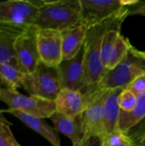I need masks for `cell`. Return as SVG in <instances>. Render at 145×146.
I'll return each instance as SVG.
<instances>
[{"label":"cell","mask_w":145,"mask_h":146,"mask_svg":"<svg viewBox=\"0 0 145 146\" xmlns=\"http://www.w3.org/2000/svg\"><path fill=\"white\" fill-rule=\"evenodd\" d=\"M132 8L125 7L111 18L88 27L85 49V88L82 91L92 98L97 92L98 86L106 74L101 56V47L105 33L110 28L121 26L130 15Z\"/></svg>","instance_id":"1"},{"label":"cell","mask_w":145,"mask_h":146,"mask_svg":"<svg viewBox=\"0 0 145 146\" xmlns=\"http://www.w3.org/2000/svg\"><path fill=\"white\" fill-rule=\"evenodd\" d=\"M79 0L39 1V15L35 25L62 32L80 24Z\"/></svg>","instance_id":"2"},{"label":"cell","mask_w":145,"mask_h":146,"mask_svg":"<svg viewBox=\"0 0 145 146\" xmlns=\"http://www.w3.org/2000/svg\"><path fill=\"white\" fill-rule=\"evenodd\" d=\"M145 74V57L141 50L131 44L124 61L113 70L108 72L101 80L97 91L126 89L137 78Z\"/></svg>","instance_id":"3"},{"label":"cell","mask_w":145,"mask_h":146,"mask_svg":"<svg viewBox=\"0 0 145 146\" xmlns=\"http://www.w3.org/2000/svg\"><path fill=\"white\" fill-rule=\"evenodd\" d=\"M0 101L4 103L9 110H18L40 119H50L56 112L55 101L31 95L26 96L17 90L7 87L0 86Z\"/></svg>","instance_id":"4"},{"label":"cell","mask_w":145,"mask_h":146,"mask_svg":"<svg viewBox=\"0 0 145 146\" xmlns=\"http://www.w3.org/2000/svg\"><path fill=\"white\" fill-rule=\"evenodd\" d=\"M22 88L31 96L56 101L62 91L57 68L40 62L34 72L25 75Z\"/></svg>","instance_id":"5"},{"label":"cell","mask_w":145,"mask_h":146,"mask_svg":"<svg viewBox=\"0 0 145 146\" xmlns=\"http://www.w3.org/2000/svg\"><path fill=\"white\" fill-rule=\"evenodd\" d=\"M38 28L37 25L28 26L14 43L16 58L26 74L34 72L41 62L38 46Z\"/></svg>","instance_id":"6"},{"label":"cell","mask_w":145,"mask_h":146,"mask_svg":"<svg viewBox=\"0 0 145 146\" xmlns=\"http://www.w3.org/2000/svg\"><path fill=\"white\" fill-rule=\"evenodd\" d=\"M121 26L110 28L105 33L103 38L101 56L106 74L124 61L132 44L121 34Z\"/></svg>","instance_id":"7"},{"label":"cell","mask_w":145,"mask_h":146,"mask_svg":"<svg viewBox=\"0 0 145 146\" xmlns=\"http://www.w3.org/2000/svg\"><path fill=\"white\" fill-rule=\"evenodd\" d=\"M38 15V0H9L0 2V22L28 27L36 24Z\"/></svg>","instance_id":"8"},{"label":"cell","mask_w":145,"mask_h":146,"mask_svg":"<svg viewBox=\"0 0 145 146\" xmlns=\"http://www.w3.org/2000/svg\"><path fill=\"white\" fill-rule=\"evenodd\" d=\"M105 95L106 90L97 91L87 109L80 115L86 146L93 139L101 141L103 138Z\"/></svg>","instance_id":"9"},{"label":"cell","mask_w":145,"mask_h":146,"mask_svg":"<svg viewBox=\"0 0 145 146\" xmlns=\"http://www.w3.org/2000/svg\"><path fill=\"white\" fill-rule=\"evenodd\" d=\"M81 24L87 28L111 18L125 6L121 0H79Z\"/></svg>","instance_id":"10"},{"label":"cell","mask_w":145,"mask_h":146,"mask_svg":"<svg viewBox=\"0 0 145 146\" xmlns=\"http://www.w3.org/2000/svg\"><path fill=\"white\" fill-rule=\"evenodd\" d=\"M62 89L83 91L85 88V49L73 58L62 60L56 68Z\"/></svg>","instance_id":"11"},{"label":"cell","mask_w":145,"mask_h":146,"mask_svg":"<svg viewBox=\"0 0 145 146\" xmlns=\"http://www.w3.org/2000/svg\"><path fill=\"white\" fill-rule=\"evenodd\" d=\"M38 46L41 62L46 66L57 68L62 62V39L59 31L38 28Z\"/></svg>","instance_id":"12"},{"label":"cell","mask_w":145,"mask_h":146,"mask_svg":"<svg viewBox=\"0 0 145 146\" xmlns=\"http://www.w3.org/2000/svg\"><path fill=\"white\" fill-rule=\"evenodd\" d=\"M91 99L81 91L62 89L55 101L56 112L74 119L87 109Z\"/></svg>","instance_id":"13"},{"label":"cell","mask_w":145,"mask_h":146,"mask_svg":"<svg viewBox=\"0 0 145 146\" xmlns=\"http://www.w3.org/2000/svg\"><path fill=\"white\" fill-rule=\"evenodd\" d=\"M26 27V26L0 22V62L9 63L21 69L15 53L14 43Z\"/></svg>","instance_id":"14"},{"label":"cell","mask_w":145,"mask_h":146,"mask_svg":"<svg viewBox=\"0 0 145 146\" xmlns=\"http://www.w3.org/2000/svg\"><path fill=\"white\" fill-rule=\"evenodd\" d=\"M56 131L68 137L73 146H86L81 116L72 119L58 112H56L50 118Z\"/></svg>","instance_id":"15"},{"label":"cell","mask_w":145,"mask_h":146,"mask_svg":"<svg viewBox=\"0 0 145 146\" xmlns=\"http://www.w3.org/2000/svg\"><path fill=\"white\" fill-rule=\"evenodd\" d=\"M87 27L83 24H78L61 32L62 39V60L74 57L84 47Z\"/></svg>","instance_id":"16"},{"label":"cell","mask_w":145,"mask_h":146,"mask_svg":"<svg viewBox=\"0 0 145 146\" xmlns=\"http://www.w3.org/2000/svg\"><path fill=\"white\" fill-rule=\"evenodd\" d=\"M1 112L3 114V113L11 114L12 115L19 119L21 121H22L28 127L32 129L34 132L40 134L52 146H62L58 134L56 133L55 129L52 128L50 126H49L43 119L26 115L18 110H12L9 109L1 110Z\"/></svg>","instance_id":"17"},{"label":"cell","mask_w":145,"mask_h":146,"mask_svg":"<svg viewBox=\"0 0 145 146\" xmlns=\"http://www.w3.org/2000/svg\"><path fill=\"white\" fill-rule=\"evenodd\" d=\"M122 91L123 89L121 88L106 90L104 99L103 138L118 130V121L121 114L119 98Z\"/></svg>","instance_id":"18"},{"label":"cell","mask_w":145,"mask_h":146,"mask_svg":"<svg viewBox=\"0 0 145 146\" xmlns=\"http://www.w3.org/2000/svg\"><path fill=\"white\" fill-rule=\"evenodd\" d=\"M145 117V92L138 96L135 108L131 112L121 111L118 121V130L127 133L128 131L136 126Z\"/></svg>","instance_id":"19"},{"label":"cell","mask_w":145,"mask_h":146,"mask_svg":"<svg viewBox=\"0 0 145 146\" xmlns=\"http://www.w3.org/2000/svg\"><path fill=\"white\" fill-rule=\"evenodd\" d=\"M25 75L21 69L9 63L0 62V80L5 87L14 90L22 87Z\"/></svg>","instance_id":"20"},{"label":"cell","mask_w":145,"mask_h":146,"mask_svg":"<svg viewBox=\"0 0 145 146\" xmlns=\"http://www.w3.org/2000/svg\"><path fill=\"white\" fill-rule=\"evenodd\" d=\"M99 146H132V144L126 133L117 130L105 136L100 141Z\"/></svg>","instance_id":"21"},{"label":"cell","mask_w":145,"mask_h":146,"mask_svg":"<svg viewBox=\"0 0 145 146\" xmlns=\"http://www.w3.org/2000/svg\"><path fill=\"white\" fill-rule=\"evenodd\" d=\"M132 146H145V117L126 133Z\"/></svg>","instance_id":"22"},{"label":"cell","mask_w":145,"mask_h":146,"mask_svg":"<svg viewBox=\"0 0 145 146\" xmlns=\"http://www.w3.org/2000/svg\"><path fill=\"white\" fill-rule=\"evenodd\" d=\"M138 96H136L129 89H125L121 92L119 98L121 111L131 112L136 106Z\"/></svg>","instance_id":"23"},{"label":"cell","mask_w":145,"mask_h":146,"mask_svg":"<svg viewBox=\"0 0 145 146\" xmlns=\"http://www.w3.org/2000/svg\"><path fill=\"white\" fill-rule=\"evenodd\" d=\"M126 89H129L136 96H139L145 92V74L135 79Z\"/></svg>","instance_id":"24"},{"label":"cell","mask_w":145,"mask_h":146,"mask_svg":"<svg viewBox=\"0 0 145 146\" xmlns=\"http://www.w3.org/2000/svg\"><path fill=\"white\" fill-rule=\"evenodd\" d=\"M0 146H21L15 140L13 133H0Z\"/></svg>","instance_id":"25"},{"label":"cell","mask_w":145,"mask_h":146,"mask_svg":"<svg viewBox=\"0 0 145 146\" xmlns=\"http://www.w3.org/2000/svg\"><path fill=\"white\" fill-rule=\"evenodd\" d=\"M12 124L4 117L0 110V133H12L10 130V127Z\"/></svg>","instance_id":"26"},{"label":"cell","mask_w":145,"mask_h":146,"mask_svg":"<svg viewBox=\"0 0 145 146\" xmlns=\"http://www.w3.org/2000/svg\"><path fill=\"white\" fill-rule=\"evenodd\" d=\"M130 15H144L145 16V3H144L143 4L135 7L130 11Z\"/></svg>","instance_id":"27"},{"label":"cell","mask_w":145,"mask_h":146,"mask_svg":"<svg viewBox=\"0 0 145 146\" xmlns=\"http://www.w3.org/2000/svg\"><path fill=\"white\" fill-rule=\"evenodd\" d=\"M0 86H2V87H5V86H4V84L2 82V80H0Z\"/></svg>","instance_id":"28"},{"label":"cell","mask_w":145,"mask_h":146,"mask_svg":"<svg viewBox=\"0 0 145 146\" xmlns=\"http://www.w3.org/2000/svg\"><path fill=\"white\" fill-rule=\"evenodd\" d=\"M141 54L145 57V51H142V50H141Z\"/></svg>","instance_id":"29"}]
</instances>
